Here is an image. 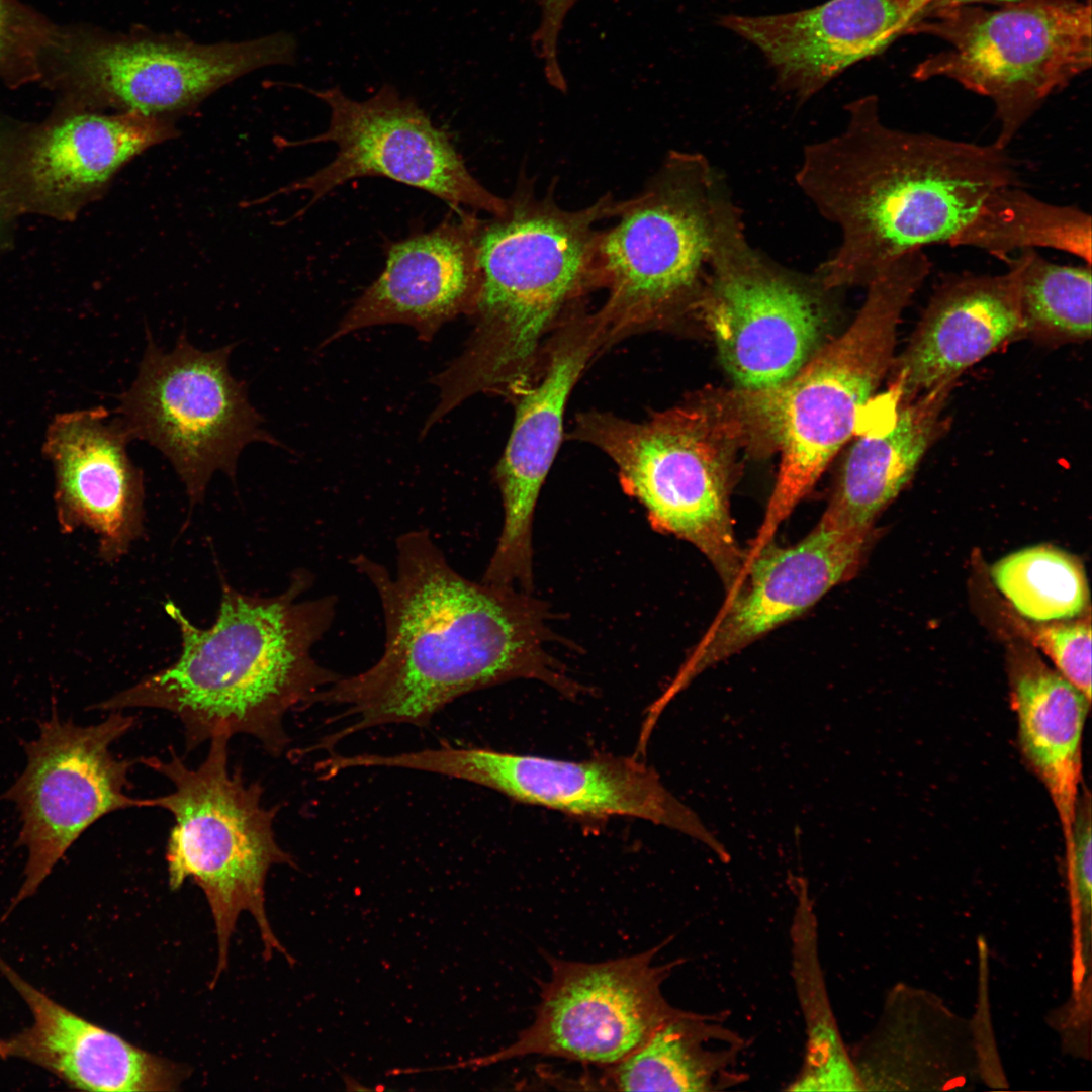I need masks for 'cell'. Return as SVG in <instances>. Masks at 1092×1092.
<instances>
[{"label":"cell","instance_id":"28","mask_svg":"<svg viewBox=\"0 0 1092 1092\" xmlns=\"http://www.w3.org/2000/svg\"><path fill=\"white\" fill-rule=\"evenodd\" d=\"M793 882L797 904L791 927V971L805 1023L806 1051L801 1069L788 1090L861 1091L860 1079L828 998L813 901L805 880L793 877Z\"/></svg>","mask_w":1092,"mask_h":1092},{"label":"cell","instance_id":"21","mask_svg":"<svg viewBox=\"0 0 1092 1092\" xmlns=\"http://www.w3.org/2000/svg\"><path fill=\"white\" fill-rule=\"evenodd\" d=\"M130 441L104 407L57 416L46 438L60 524L65 531L91 529L106 562L123 557L145 532L144 478L128 456Z\"/></svg>","mask_w":1092,"mask_h":1092},{"label":"cell","instance_id":"20","mask_svg":"<svg viewBox=\"0 0 1092 1092\" xmlns=\"http://www.w3.org/2000/svg\"><path fill=\"white\" fill-rule=\"evenodd\" d=\"M928 6L929 0H829L784 14H729L719 24L762 53L779 89L805 101L906 34Z\"/></svg>","mask_w":1092,"mask_h":1092},{"label":"cell","instance_id":"31","mask_svg":"<svg viewBox=\"0 0 1092 1092\" xmlns=\"http://www.w3.org/2000/svg\"><path fill=\"white\" fill-rule=\"evenodd\" d=\"M991 574L1012 606L1033 621L1071 619L1088 603L1082 565L1055 547L1038 545L1010 553L993 565Z\"/></svg>","mask_w":1092,"mask_h":1092},{"label":"cell","instance_id":"14","mask_svg":"<svg viewBox=\"0 0 1092 1092\" xmlns=\"http://www.w3.org/2000/svg\"><path fill=\"white\" fill-rule=\"evenodd\" d=\"M661 947L599 963L547 956L550 976L541 984L532 1024L502 1050L444 1069H476L531 1055L607 1067L619 1063L681 1011L661 991L680 962L653 965Z\"/></svg>","mask_w":1092,"mask_h":1092},{"label":"cell","instance_id":"33","mask_svg":"<svg viewBox=\"0 0 1092 1092\" xmlns=\"http://www.w3.org/2000/svg\"><path fill=\"white\" fill-rule=\"evenodd\" d=\"M1036 641L1057 671L1091 699L1090 621L1041 627L1037 630Z\"/></svg>","mask_w":1092,"mask_h":1092},{"label":"cell","instance_id":"34","mask_svg":"<svg viewBox=\"0 0 1092 1092\" xmlns=\"http://www.w3.org/2000/svg\"><path fill=\"white\" fill-rule=\"evenodd\" d=\"M27 125L0 114V256L12 243L16 220L24 215L19 164Z\"/></svg>","mask_w":1092,"mask_h":1092},{"label":"cell","instance_id":"32","mask_svg":"<svg viewBox=\"0 0 1092 1092\" xmlns=\"http://www.w3.org/2000/svg\"><path fill=\"white\" fill-rule=\"evenodd\" d=\"M56 23L20 0H0V81L38 83L41 54Z\"/></svg>","mask_w":1092,"mask_h":1092},{"label":"cell","instance_id":"29","mask_svg":"<svg viewBox=\"0 0 1092 1092\" xmlns=\"http://www.w3.org/2000/svg\"><path fill=\"white\" fill-rule=\"evenodd\" d=\"M1005 259L1013 251L1051 248L1091 265V217L1075 205H1058L1005 186L991 193L949 241Z\"/></svg>","mask_w":1092,"mask_h":1092},{"label":"cell","instance_id":"7","mask_svg":"<svg viewBox=\"0 0 1092 1092\" xmlns=\"http://www.w3.org/2000/svg\"><path fill=\"white\" fill-rule=\"evenodd\" d=\"M229 739L211 738L204 761L190 768L171 748L166 760L141 761L173 784L170 794L139 799V807H157L174 817L166 850L169 885L179 889L192 879L204 892L214 920L218 960L211 987L228 967L229 944L242 911L260 930L264 957L273 951L291 965L294 959L274 935L265 911V882L274 864L296 868L275 838L277 807L261 803L260 784H247L229 768Z\"/></svg>","mask_w":1092,"mask_h":1092},{"label":"cell","instance_id":"1","mask_svg":"<svg viewBox=\"0 0 1092 1092\" xmlns=\"http://www.w3.org/2000/svg\"><path fill=\"white\" fill-rule=\"evenodd\" d=\"M352 563L379 597L384 650L370 668L341 676L309 700L307 707L343 706L337 719L353 721L304 753L331 752L344 738L377 726L428 728L457 698L513 679H536L566 697L581 692L548 651L555 637L544 603L465 578L426 530L397 538L393 572L365 555Z\"/></svg>","mask_w":1092,"mask_h":1092},{"label":"cell","instance_id":"25","mask_svg":"<svg viewBox=\"0 0 1092 1092\" xmlns=\"http://www.w3.org/2000/svg\"><path fill=\"white\" fill-rule=\"evenodd\" d=\"M956 382L942 383L898 406L881 397L873 419L844 456L821 521L840 529L872 531L875 519L947 430L944 411Z\"/></svg>","mask_w":1092,"mask_h":1092},{"label":"cell","instance_id":"4","mask_svg":"<svg viewBox=\"0 0 1092 1092\" xmlns=\"http://www.w3.org/2000/svg\"><path fill=\"white\" fill-rule=\"evenodd\" d=\"M616 203L607 193L585 207L566 209L552 187L539 195L522 172L504 212L479 219L476 326L461 355L434 378L438 414L447 415L477 392L518 394L529 384L547 332L596 288L598 225L613 217Z\"/></svg>","mask_w":1092,"mask_h":1092},{"label":"cell","instance_id":"37","mask_svg":"<svg viewBox=\"0 0 1092 1092\" xmlns=\"http://www.w3.org/2000/svg\"><path fill=\"white\" fill-rule=\"evenodd\" d=\"M929 1H930V4H929L927 10L934 9V8H940V7H946V6L968 5V4H975V3H993V4L1005 5V4L1019 2L1021 0H929Z\"/></svg>","mask_w":1092,"mask_h":1092},{"label":"cell","instance_id":"11","mask_svg":"<svg viewBox=\"0 0 1092 1092\" xmlns=\"http://www.w3.org/2000/svg\"><path fill=\"white\" fill-rule=\"evenodd\" d=\"M747 240L727 191L720 198L710 269L691 314L710 333L720 363L742 389L777 388L824 344L828 294Z\"/></svg>","mask_w":1092,"mask_h":1092},{"label":"cell","instance_id":"19","mask_svg":"<svg viewBox=\"0 0 1092 1092\" xmlns=\"http://www.w3.org/2000/svg\"><path fill=\"white\" fill-rule=\"evenodd\" d=\"M176 135L169 117L56 105L46 119L28 123L23 139L19 184L24 214L73 221L105 194L128 162Z\"/></svg>","mask_w":1092,"mask_h":1092},{"label":"cell","instance_id":"30","mask_svg":"<svg viewBox=\"0 0 1092 1092\" xmlns=\"http://www.w3.org/2000/svg\"><path fill=\"white\" fill-rule=\"evenodd\" d=\"M1004 260L1018 273L1021 338L1048 345L1091 338V265L1055 264L1032 249Z\"/></svg>","mask_w":1092,"mask_h":1092},{"label":"cell","instance_id":"17","mask_svg":"<svg viewBox=\"0 0 1092 1092\" xmlns=\"http://www.w3.org/2000/svg\"><path fill=\"white\" fill-rule=\"evenodd\" d=\"M871 537L872 531L840 529L819 520L792 546L779 547L770 541L751 550L723 609L649 712L660 716L705 669L802 615L830 589L849 580Z\"/></svg>","mask_w":1092,"mask_h":1092},{"label":"cell","instance_id":"26","mask_svg":"<svg viewBox=\"0 0 1092 1092\" xmlns=\"http://www.w3.org/2000/svg\"><path fill=\"white\" fill-rule=\"evenodd\" d=\"M1019 747L1045 787L1070 840L1082 788V740L1091 699L1033 656L1011 668Z\"/></svg>","mask_w":1092,"mask_h":1092},{"label":"cell","instance_id":"2","mask_svg":"<svg viewBox=\"0 0 1092 1092\" xmlns=\"http://www.w3.org/2000/svg\"><path fill=\"white\" fill-rule=\"evenodd\" d=\"M842 130L805 147L795 179L841 235L815 276L828 290L867 286L904 254L946 243L999 188L1017 185L1006 149L882 121L878 98L845 107Z\"/></svg>","mask_w":1092,"mask_h":1092},{"label":"cell","instance_id":"8","mask_svg":"<svg viewBox=\"0 0 1092 1092\" xmlns=\"http://www.w3.org/2000/svg\"><path fill=\"white\" fill-rule=\"evenodd\" d=\"M724 178L699 153L669 152L642 190L617 200L613 225L600 229L597 311L609 340L691 314L710 269Z\"/></svg>","mask_w":1092,"mask_h":1092},{"label":"cell","instance_id":"9","mask_svg":"<svg viewBox=\"0 0 1092 1092\" xmlns=\"http://www.w3.org/2000/svg\"><path fill=\"white\" fill-rule=\"evenodd\" d=\"M1091 9V0H1021L995 10H927L906 34L936 36L947 49L912 75L945 77L990 98L999 121L994 144L1007 149L1048 97L1090 68Z\"/></svg>","mask_w":1092,"mask_h":1092},{"label":"cell","instance_id":"16","mask_svg":"<svg viewBox=\"0 0 1092 1092\" xmlns=\"http://www.w3.org/2000/svg\"><path fill=\"white\" fill-rule=\"evenodd\" d=\"M308 91L330 108L327 130L301 144L332 142L337 153L314 174L279 192L307 190L314 204L344 183L380 176L422 189L453 207L464 205L498 215L506 199L487 190L467 169L446 133L436 127L414 98L383 84L370 98L356 101L339 87Z\"/></svg>","mask_w":1092,"mask_h":1092},{"label":"cell","instance_id":"6","mask_svg":"<svg viewBox=\"0 0 1092 1092\" xmlns=\"http://www.w3.org/2000/svg\"><path fill=\"white\" fill-rule=\"evenodd\" d=\"M930 269L922 249L897 258L866 286L850 325L769 389L780 465L755 547L772 541L839 450L868 426L875 392L895 358L899 322Z\"/></svg>","mask_w":1092,"mask_h":1092},{"label":"cell","instance_id":"22","mask_svg":"<svg viewBox=\"0 0 1092 1092\" xmlns=\"http://www.w3.org/2000/svg\"><path fill=\"white\" fill-rule=\"evenodd\" d=\"M478 222L474 215L462 213L457 221L390 245L382 273L323 345L384 324L408 325L422 340L430 341L446 322L472 314L481 286Z\"/></svg>","mask_w":1092,"mask_h":1092},{"label":"cell","instance_id":"35","mask_svg":"<svg viewBox=\"0 0 1092 1092\" xmlns=\"http://www.w3.org/2000/svg\"><path fill=\"white\" fill-rule=\"evenodd\" d=\"M1091 799L1082 786L1070 840L1065 844L1068 879L1077 912L1090 915L1092 889Z\"/></svg>","mask_w":1092,"mask_h":1092},{"label":"cell","instance_id":"23","mask_svg":"<svg viewBox=\"0 0 1092 1092\" xmlns=\"http://www.w3.org/2000/svg\"><path fill=\"white\" fill-rule=\"evenodd\" d=\"M1007 264L1002 274L950 275L938 285L888 373L886 392L898 405L957 381L1005 343L1021 338L1018 273Z\"/></svg>","mask_w":1092,"mask_h":1092},{"label":"cell","instance_id":"36","mask_svg":"<svg viewBox=\"0 0 1092 1092\" xmlns=\"http://www.w3.org/2000/svg\"><path fill=\"white\" fill-rule=\"evenodd\" d=\"M541 16L532 35V48L543 62L548 81L558 89H565L566 82L558 59V40L565 16L579 0H535Z\"/></svg>","mask_w":1092,"mask_h":1092},{"label":"cell","instance_id":"27","mask_svg":"<svg viewBox=\"0 0 1092 1092\" xmlns=\"http://www.w3.org/2000/svg\"><path fill=\"white\" fill-rule=\"evenodd\" d=\"M745 1046L721 1014L681 1010L641 1046L607 1067L605 1078L620 1091L726 1090L747 1078L739 1068Z\"/></svg>","mask_w":1092,"mask_h":1092},{"label":"cell","instance_id":"12","mask_svg":"<svg viewBox=\"0 0 1092 1092\" xmlns=\"http://www.w3.org/2000/svg\"><path fill=\"white\" fill-rule=\"evenodd\" d=\"M231 351H201L182 335L165 352L148 331L136 377L120 396L117 417L131 440L147 441L167 457L191 505L202 500L215 471L236 476L246 445L277 444L262 428L245 383L230 373Z\"/></svg>","mask_w":1092,"mask_h":1092},{"label":"cell","instance_id":"24","mask_svg":"<svg viewBox=\"0 0 1092 1092\" xmlns=\"http://www.w3.org/2000/svg\"><path fill=\"white\" fill-rule=\"evenodd\" d=\"M0 972L27 1004L32 1022L0 1038V1058L36 1065L87 1091H173L180 1068L69 1010L27 982L0 956Z\"/></svg>","mask_w":1092,"mask_h":1092},{"label":"cell","instance_id":"13","mask_svg":"<svg viewBox=\"0 0 1092 1092\" xmlns=\"http://www.w3.org/2000/svg\"><path fill=\"white\" fill-rule=\"evenodd\" d=\"M376 763L468 781L517 802L576 817L644 819L696 838L722 861L729 860L697 814L663 786L653 768L635 757L600 754L570 761L444 742L437 748L378 755Z\"/></svg>","mask_w":1092,"mask_h":1092},{"label":"cell","instance_id":"18","mask_svg":"<svg viewBox=\"0 0 1092 1092\" xmlns=\"http://www.w3.org/2000/svg\"><path fill=\"white\" fill-rule=\"evenodd\" d=\"M566 324L550 344L542 379L518 393L512 432L495 469L504 522L482 581L526 593L533 590L534 512L562 439L566 402L587 363L608 342L597 313Z\"/></svg>","mask_w":1092,"mask_h":1092},{"label":"cell","instance_id":"10","mask_svg":"<svg viewBox=\"0 0 1092 1092\" xmlns=\"http://www.w3.org/2000/svg\"><path fill=\"white\" fill-rule=\"evenodd\" d=\"M295 53V38L283 32L199 44L56 24L40 58L38 83L63 107L170 118L258 68L293 64Z\"/></svg>","mask_w":1092,"mask_h":1092},{"label":"cell","instance_id":"5","mask_svg":"<svg viewBox=\"0 0 1092 1092\" xmlns=\"http://www.w3.org/2000/svg\"><path fill=\"white\" fill-rule=\"evenodd\" d=\"M762 390L708 389L646 421L584 413L573 437L606 453L623 490L651 526L694 545L727 593L747 560L734 531L730 497L740 453L774 452Z\"/></svg>","mask_w":1092,"mask_h":1092},{"label":"cell","instance_id":"3","mask_svg":"<svg viewBox=\"0 0 1092 1092\" xmlns=\"http://www.w3.org/2000/svg\"><path fill=\"white\" fill-rule=\"evenodd\" d=\"M311 582L310 574L298 571L273 597L247 595L223 582L217 617L206 629L167 602L182 639L177 660L89 709L171 712L183 725L188 751L215 736L244 733L280 755L289 743L285 715L306 709L316 693L341 677L312 655L333 623L337 600L302 599Z\"/></svg>","mask_w":1092,"mask_h":1092},{"label":"cell","instance_id":"15","mask_svg":"<svg viewBox=\"0 0 1092 1092\" xmlns=\"http://www.w3.org/2000/svg\"><path fill=\"white\" fill-rule=\"evenodd\" d=\"M134 724L120 711L95 725L62 720L54 709L39 724L38 737L24 743L27 763L1 800L20 813L16 844L28 858L24 880L10 910L38 890L71 845L103 816L139 807L125 794L133 762L113 755L110 746Z\"/></svg>","mask_w":1092,"mask_h":1092}]
</instances>
